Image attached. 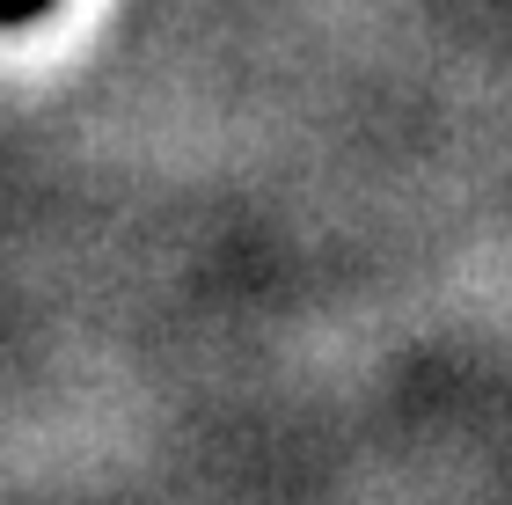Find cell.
Returning a JSON list of instances; mask_svg holds the SVG:
<instances>
[{
    "mask_svg": "<svg viewBox=\"0 0 512 505\" xmlns=\"http://www.w3.org/2000/svg\"><path fill=\"white\" fill-rule=\"evenodd\" d=\"M52 0H0V30H22V22H37Z\"/></svg>",
    "mask_w": 512,
    "mask_h": 505,
    "instance_id": "6da1fadb",
    "label": "cell"
}]
</instances>
